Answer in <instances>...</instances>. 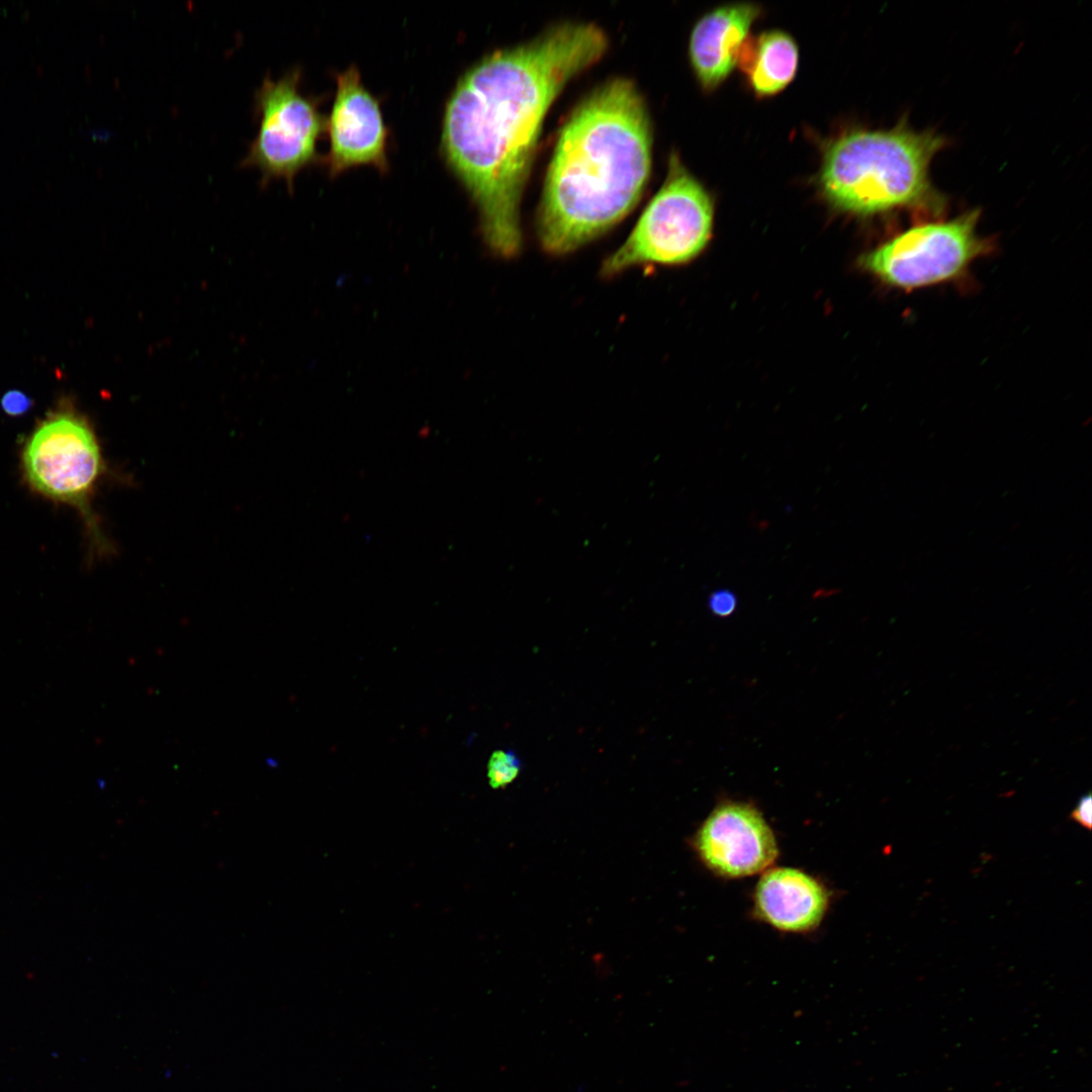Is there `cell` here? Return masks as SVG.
<instances>
[{"mask_svg":"<svg viewBox=\"0 0 1092 1092\" xmlns=\"http://www.w3.org/2000/svg\"><path fill=\"white\" fill-rule=\"evenodd\" d=\"M608 47L597 24H555L534 39L481 58L449 96L442 154L477 208L485 243L498 256L511 258L521 249V199L549 108Z\"/></svg>","mask_w":1092,"mask_h":1092,"instance_id":"1","label":"cell"},{"mask_svg":"<svg viewBox=\"0 0 1092 1092\" xmlns=\"http://www.w3.org/2000/svg\"><path fill=\"white\" fill-rule=\"evenodd\" d=\"M649 113L636 84L613 78L560 128L537 215L542 248L572 252L604 235L639 201L651 169Z\"/></svg>","mask_w":1092,"mask_h":1092,"instance_id":"2","label":"cell"},{"mask_svg":"<svg viewBox=\"0 0 1092 1092\" xmlns=\"http://www.w3.org/2000/svg\"><path fill=\"white\" fill-rule=\"evenodd\" d=\"M942 146L906 128L849 132L827 148L820 187L835 207L861 215L931 202L929 165Z\"/></svg>","mask_w":1092,"mask_h":1092,"instance_id":"3","label":"cell"},{"mask_svg":"<svg viewBox=\"0 0 1092 1092\" xmlns=\"http://www.w3.org/2000/svg\"><path fill=\"white\" fill-rule=\"evenodd\" d=\"M712 224L710 195L672 155L664 183L627 240L605 260L602 274L609 277L642 264L689 262L708 244Z\"/></svg>","mask_w":1092,"mask_h":1092,"instance_id":"4","label":"cell"},{"mask_svg":"<svg viewBox=\"0 0 1092 1092\" xmlns=\"http://www.w3.org/2000/svg\"><path fill=\"white\" fill-rule=\"evenodd\" d=\"M21 464L31 489L77 509L96 547L106 551L108 542L100 531L91 502L107 468L90 424L71 412L52 415L26 440Z\"/></svg>","mask_w":1092,"mask_h":1092,"instance_id":"5","label":"cell"},{"mask_svg":"<svg viewBox=\"0 0 1092 1092\" xmlns=\"http://www.w3.org/2000/svg\"><path fill=\"white\" fill-rule=\"evenodd\" d=\"M300 79L299 68L276 80L267 74L255 92L259 126L240 164L260 171L261 186L283 179L291 191L297 173L321 161L316 144L327 117L318 110V98L301 93Z\"/></svg>","mask_w":1092,"mask_h":1092,"instance_id":"6","label":"cell"},{"mask_svg":"<svg viewBox=\"0 0 1092 1092\" xmlns=\"http://www.w3.org/2000/svg\"><path fill=\"white\" fill-rule=\"evenodd\" d=\"M978 211L911 228L861 259L884 282L904 289L940 283L960 275L986 251L976 225Z\"/></svg>","mask_w":1092,"mask_h":1092,"instance_id":"7","label":"cell"},{"mask_svg":"<svg viewBox=\"0 0 1092 1092\" xmlns=\"http://www.w3.org/2000/svg\"><path fill=\"white\" fill-rule=\"evenodd\" d=\"M330 150L322 159L331 176L359 166L388 170L387 138L378 99L364 86L355 66L336 75V93L327 129Z\"/></svg>","mask_w":1092,"mask_h":1092,"instance_id":"8","label":"cell"},{"mask_svg":"<svg viewBox=\"0 0 1092 1092\" xmlns=\"http://www.w3.org/2000/svg\"><path fill=\"white\" fill-rule=\"evenodd\" d=\"M693 846L707 868L726 878L760 873L778 855L775 834L759 811L736 802L723 803L711 812Z\"/></svg>","mask_w":1092,"mask_h":1092,"instance_id":"9","label":"cell"},{"mask_svg":"<svg viewBox=\"0 0 1092 1092\" xmlns=\"http://www.w3.org/2000/svg\"><path fill=\"white\" fill-rule=\"evenodd\" d=\"M758 15L756 5L734 3L712 10L696 23L690 38V59L704 89H715L730 75Z\"/></svg>","mask_w":1092,"mask_h":1092,"instance_id":"10","label":"cell"},{"mask_svg":"<svg viewBox=\"0 0 1092 1092\" xmlns=\"http://www.w3.org/2000/svg\"><path fill=\"white\" fill-rule=\"evenodd\" d=\"M828 904V892L819 881L791 868L767 871L754 893L756 914L783 931L814 929L823 919Z\"/></svg>","mask_w":1092,"mask_h":1092,"instance_id":"11","label":"cell"},{"mask_svg":"<svg viewBox=\"0 0 1092 1092\" xmlns=\"http://www.w3.org/2000/svg\"><path fill=\"white\" fill-rule=\"evenodd\" d=\"M798 60V47L793 37L781 30H770L746 38L737 64L757 95L771 96L793 80Z\"/></svg>","mask_w":1092,"mask_h":1092,"instance_id":"12","label":"cell"},{"mask_svg":"<svg viewBox=\"0 0 1092 1092\" xmlns=\"http://www.w3.org/2000/svg\"><path fill=\"white\" fill-rule=\"evenodd\" d=\"M523 764L512 749H498L491 753L487 762V779L491 788L500 789L513 783Z\"/></svg>","mask_w":1092,"mask_h":1092,"instance_id":"13","label":"cell"},{"mask_svg":"<svg viewBox=\"0 0 1092 1092\" xmlns=\"http://www.w3.org/2000/svg\"><path fill=\"white\" fill-rule=\"evenodd\" d=\"M708 606L713 615L728 617L735 612L737 599L729 589H718L711 594Z\"/></svg>","mask_w":1092,"mask_h":1092,"instance_id":"14","label":"cell"},{"mask_svg":"<svg viewBox=\"0 0 1092 1092\" xmlns=\"http://www.w3.org/2000/svg\"><path fill=\"white\" fill-rule=\"evenodd\" d=\"M31 399L18 390H11L4 394L1 405L4 412L10 416H21L31 407Z\"/></svg>","mask_w":1092,"mask_h":1092,"instance_id":"15","label":"cell"},{"mask_svg":"<svg viewBox=\"0 0 1092 1092\" xmlns=\"http://www.w3.org/2000/svg\"><path fill=\"white\" fill-rule=\"evenodd\" d=\"M1071 818L1080 826L1090 829L1092 825V799L1091 795H1083L1071 813Z\"/></svg>","mask_w":1092,"mask_h":1092,"instance_id":"16","label":"cell"}]
</instances>
